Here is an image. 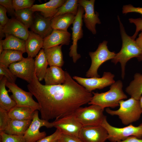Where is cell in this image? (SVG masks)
I'll return each mask as SVG.
<instances>
[{"label":"cell","instance_id":"45","mask_svg":"<svg viewBox=\"0 0 142 142\" xmlns=\"http://www.w3.org/2000/svg\"><path fill=\"white\" fill-rule=\"evenodd\" d=\"M6 37V35L4 33L3 27L0 25V40H2L3 38Z\"/></svg>","mask_w":142,"mask_h":142},{"label":"cell","instance_id":"6","mask_svg":"<svg viewBox=\"0 0 142 142\" xmlns=\"http://www.w3.org/2000/svg\"><path fill=\"white\" fill-rule=\"evenodd\" d=\"M101 125L107 130L108 140L111 142L124 140L132 136L142 139V123L138 126L131 124L123 128H117L111 125L108 122L106 116Z\"/></svg>","mask_w":142,"mask_h":142},{"label":"cell","instance_id":"36","mask_svg":"<svg viewBox=\"0 0 142 142\" xmlns=\"http://www.w3.org/2000/svg\"><path fill=\"white\" fill-rule=\"evenodd\" d=\"M0 76L5 77L7 82L15 83L17 77L11 72L8 68L0 64Z\"/></svg>","mask_w":142,"mask_h":142},{"label":"cell","instance_id":"5","mask_svg":"<svg viewBox=\"0 0 142 142\" xmlns=\"http://www.w3.org/2000/svg\"><path fill=\"white\" fill-rule=\"evenodd\" d=\"M104 109L95 104L80 107L73 113L75 119L83 126L101 125L105 117Z\"/></svg>","mask_w":142,"mask_h":142},{"label":"cell","instance_id":"17","mask_svg":"<svg viewBox=\"0 0 142 142\" xmlns=\"http://www.w3.org/2000/svg\"><path fill=\"white\" fill-rule=\"evenodd\" d=\"M3 29L6 35H13L25 41L29 35L28 28L15 17L9 19Z\"/></svg>","mask_w":142,"mask_h":142},{"label":"cell","instance_id":"43","mask_svg":"<svg viewBox=\"0 0 142 142\" xmlns=\"http://www.w3.org/2000/svg\"><path fill=\"white\" fill-rule=\"evenodd\" d=\"M116 142H142V139H139L135 136H132L124 140Z\"/></svg>","mask_w":142,"mask_h":142},{"label":"cell","instance_id":"22","mask_svg":"<svg viewBox=\"0 0 142 142\" xmlns=\"http://www.w3.org/2000/svg\"><path fill=\"white\" fill-rule=\"evenodd\" d=\"M0 108L8 112L17 104L9 96L6 89V78L3 76H0Z\"/></svg>","mask_w":142,"mask_h":142},{"label":"cell","instance_id":"16","mask_svg":"<svg viewBox=\"0 0 142 142\" xmlns=\"http://www.w3.org/2000/svg\"><path fill=\"white\" fill-rule=\"evenodd\" d=\"M70 34L67 31L53 29L51 33L44 39L43 49H47L60 45H68Z\"/></svg>","mask_w":142,"mask_h":142},{"label":"cell","instance_id":"38","mask_svg":"<svg viewBox=\"0 0 142 142\" xmlns=\"http://www.w3.org/2000/svg\"><path fill=\"white\" fill-rule=\"evenodd\" d=\"M129 20L130 23L134 24L136 26L135 32L133 35L131 37L132 39L135 40L139 32L142 30V19L141 18H129Z\"/></svg>","mask_w":142,"mask_h":142},{"label":"cell","instance_id":"11","mask_svg":"<svg viewBox=\"0 0 142 142\" xmlns=\"http://www.w3.org/2000/svg\"><path fill=\"white\" fill-rule=\"evenodd\" d=\"M42 126L47 128L54 127L52 122L40 119L39 117L38 110H36L31 123L23 135L26 142H36L45 137L46 134L45 131H39L40 128Z\"/></svg>","mask_w":142,"mask_h":142},{"label":"cell","instance_id":"24","mask_svg":"<svg viewBox=\"0 0 142 142\" xmlns=\"http://www.w3.org/2000/svg\"><path fill=\"white\" fill-rule=\"evenodd\" d=\"M62 45H60L44 49L50 66H56L61 67L63 65L64 61L62 51Z\"/></svg>","mask_w":142,"mask_h":142},{"label":"cell","instance_id":"19","mask_svg":"<svg viewBox=\"0 0 142 142\" xmlns=\"http://www.w3.org/2000/svg\"><path fill=\"white\" fill-rule=\"evenodd\" d=\"M51 19L36 14L34 16L33 22L30 28L32 31L44 39L50 35L53 31L51 26Z\"/></svg>","mask_w":142,"mask_h":142},{"label":"cell","instance_id":"27","mask_svg":"<svg viewBox=\"0 0 142 142\" xmlns=\"http://www.w3.org/2000/svg\"><path fill=\"white\" fill-rule=\"evenodd\" d=\"M35 57L34 72L36 76L40 82L44 79L48 65L44 49H41Z\"/></svg>","mask_w":142,"mask_h":142},{"label":"cell","instance_id":"33","mask_svg":"<svg viewBox=\"0 0 142 142\" xmlns=\"http://www.w3.org/2000/svg\"><path fill=\"white\" fill-rule=\"evenodd\" d=\"M34 0H13L15 11L30 8L33 5Z\"/></svg>","mask_w":142,"mask_h":142},{"label":"cell","instance_id":"40","mask_svg":"<svg viewBox=\"0 0 142 142\" xmlns=\"http://www.w3.org/2000/svg\"><path fill=\"white\" fill-rule=\"evenodd\" d=\"M122 13L126 14L130 12H136L141 15L142 19V7H135L131 4L124 5L122 8Z\"/></svg>","mask_w":142,"mask_h":142},{"label":"cell","instance_id":"25","mask_svg":"<svg viewBox=\"0 0 142 142\" xmlns=\"http://www.w3.org/2000/svg\"><path fill=\"white\" fill-rule=\"evenodd\" d=\"M75 16L70 13L54 16L51 19V27L53 29L67 31L68 28L73 23Z\"/></svg>","mask_w":142,"mask_h":142},{"label":"cell","instance_id":"37","mask_svg":"<svg viewBox=\"0 0 142 142\" xmlns=\"http://www.w3.org/2000/svg\"><path fill=\"white\" fill-rule=\"evenodd\" d=\"M61 132L57 129L55 132L51 135L45 136L36 142H55L59 140Z\"/></svg>","mask_w":142,"mask_h":142},{"label":"cell","instance_id":"28","mask_svg":"<svg viewBox=\"0 0 142 142\" xmlns=\"http://www.w3.org/2000/svg\"><path fill=\"white\" fill-rule=\"evenodd\" d=\"M4 50L19 51L26 52V41L12 35H6L5 39L2 40Z\"/></svg>","mask_w":142,"mask_h":142},{"label":"cell","instance_id":"4","mask_svg":"<svg viewBox=\"0 0 142 142\" xmlns=\"http://www.w3.org/2000/svg\"><path fill=\"white\" fill-rule=\"evenodd\" d=\"M119 108L113 110L109 108L106 109V112L109 115H117L124 125H128L139 119L142 114L139 100L131 97L126 100H120Z\"/></svg>","mask_w":142,"mask_h":142},{"label":"cell","instance_id":"44","mask_svg":"<svg viewBox=\"0 0 142 142\" xmlns=\"http://www.w3.org/2000/svg\"><path fill=\"white\" fill-rule=\"evenodd\" d=\"M138 47L142 50V31L139 34L138 37L135 40Z\"/></svg>","mask_w":142,"mask_h":142},{"label":"cell","instance_id":"1","mask_svg":"<svg viewBox=\"0 0 142 142\" xmlns=\"http://www.w3.org/2000/svg\"><path fill=\"white\" fill-rule=\"evenodd\" d=\"M62 84L47 85L41 84L34 73L32 82L27 85L40 107L42 119L49 121L73 113L79 108L88 103L93 94L78 83L65 71Z\"/></svg>","mask_w":142,"mask_h":142},{"label":"cell","instance_id":"35","mask_svg":"<svg viewBox=\"0 0 142 142\" xmlns=\"http://www.w3.org/2000/svg\"><path fill=\"white\" fill-rule=\"evenodd\" d=\"M0 135L1 142H26L23 135H9L3 132Z\"/></svg>","mask_w":142,"mask_h":142},{"label":"cell","instance_id":"10","mask_svg":"<svg viewBox=\"0 0 142 142\" xmlns=\"http://www.w3.org/2000/svg\"><path fill=\"white\" fill-rule=\"evenodd\" d=\"M84 12V8L79 5L77 13L73 23V27L71 28L72 31V44L69 49V55L70 57L72 58L74 63H75L81 57L80 55L77 52V42L83 36L82 28L83 16Z\"/></svg>","mask_w":142,"mask_h":142},{"label":"cell","instance_id":"29","mask_svg":"<svg viewBox=\"0 0 142 142\" xmlns=\"http://www.w3.org/2000/svg\"><path fill=\"white\" fill-rule=\"evenodd\" d=\"M23 53L19 51L4 50L0 54V64L8 68L11 64L23 59Z\"/></svg>","mask_w":142,"mask_h":142},{"label":"cell","instance_id":"41","mask_svg":"<svg viewBox=\"0 0 142 142\" xmlns=\"http://www.w3.org/2000/svg\"><path fill=\"white\" fill-rule=\"evenodd\" d=\"M7 12L6 8L0 5V25L3 27L7 23L9 19L7 15Z\"/></svg>","mask_w":142,"mask_h":142},{"label":"cell","instance_id":"47","mask_svg":"<svg viewBox=\"0 0 142 142\" xmlns=\"http://www.w3.org/2000/svg\"><path fill=\"white\" fill-rule=\"evenodd\" d=\"M139 101L142 111V95L139 99Z\"/></svg>","mask_w":142,"mask_h":142},{"label":"cell","instance_id":"20","mask_svg":"<svg viewBox=\"0 0 142 142\" xmlns=\"http://www.w3.org/2000/svg\"><path fill=\"white\" fill-rule=\"evenodd\" d=\"M43 38L32 31H29V36L26 41V50L28 57L33 58L36 57L41 49L43 48Z\"/></svg>","mask_w":142,"mask_h":142},{"label":"cell","instance_id":"42","mask_svg":"<svg viewBox=\"0 0 142 142\" xmlns=\"http://www.w3.org/2000/svg\"><path fill=\"white\" fill-rule=\"evenodd\" d=\"M59 140L61 142H83L79 138L62 133Z\"/></svg>","mask_w":142,"mask_h":142},{"label":"cell","instance_id":"8","mask_svg":"<svg viewBox=\"0 0 142 142\" xmlns=\"http://www.w3.org/2000/svg\"><path fill=\"white\" fill-rule=\"evenodd\" d=\"M6 87L12 93L11 97L15 102L17 105L28 107L40 110V105L33 99V95L31 92L23 90L15 83L7 81L6 82Z\"/></svg>","mask_w":142,"mask_h":142},{"label":"cell","instance_id":"46","mask_svg":"<svg viewBox=\"0 0 142 142\" xmlns=\"http://www.w3.org/2000/svg\"><path fill=\"white\" fill-rule=\"evenodd\" d=\"M3 46L2 45V40H0V54H1L4 50Z\"/></svg>","mask_w":142,"mask_h":142},{"label":"cell","instance_id":"2","mask_svg":"<svg viewBox=\"0 0 142 142\" xmlns=\"http://www.w3.org/2000/svg\"><path fill=\"white\" fill-rule=\"evenodd\" d=\"M118 19L122 42V46L120 51L116 54L114 58L111 60V62L115 65L118 62L120 63L121 78L123 79L127 62L131 59L137 58L142 54V50L137 45L135 40L126 34L119 16H118Z\"/></svg>","mask_w":142,"mask_h":142},{"label":"cell","instance_id":"23","mask_svg":"<svg viewBox=\"0 0 142 142\" xmlns=\"http://www.w3.org/2000/svg\"><path fill=\"white\" fill-rule=\"evenodd\" d=\"M36 110L30 107L16 105L8 112V114L11 119L20 120H32Z\"/></svg>","mask_w":142,"mask_h":142},{"label":"cell","instance_id":"12","mask_svg":"<svg viewBox=\"0 0 142 142\" xmlns=\"http://www.w3.org/2000/svg\"><path fill=\"white\" fill-rule=\"evenodd\" d=\"M34 59L27 57L11 64L8 68L12 73L18 77L31 83L34 72Z\"/></svg>","mask_w":142,"mask_h":142},{"label":"cell","instance_id":"34","mask_svg":"<svg viewBox=\"0 0 142 142\" xmlns=\"http://www.w3.org/2000/svg\"><path fill=\"white\" fill-rule=\"evenodd\" d=\"M11 120L8 112L0 108V133L4 132Z\"/></svg>","mask_w":142,"mask_h":142},{"label":"cell","instance_id":"18","mask_svg":"<svg viewBox=\"0 0 142 142\" xmlns=\"http://www.w3.org/2000/svg\"><path fill=\"white\" fill-rule=\"evenodd\" d=\"M65 1V0H50L45 3L33 4L30 9L34 12H40L41 15L45 18H52Z\"/></svg>","mask_w":142,"mask_h":142},{"label":"cell","instance_id":"13","mask_svg":"<svg viewBox=\"0 0 142 142\" xmlns=\"http://www.w3.org/2000/svg\"><path fill=\"white\" fill-rule=\"evenodd\" d=\"M52 123L54 127L62 133L78 138L83 127L75 118L73 113L56 119Z\"/></svg>","mask_w":142,"mask_h":142},{"label":"cell","instance_id":"7","mask_svg":"<svg viewBox=\"0 0 142 142\" xmlns=\"http://www.w3.org/2000/svg\"><path fill=\"white\" fill-rule=\"evenodd\" d=\"M107 41H103L99 44L95 51L89 52L91 64L86 72V77L88 78L99 77L97 72L99 67L106 61L111 60L115 57V53L114 52H111L109 50L107 46Z\"/></svg>","mask_w":142,"mask_h":142},{"label":"cell","instance_id":"50","mask_svg":"<svg viewBox=\"0 0 142 142\" xmlns=\"http://www.w3.org/2000/svg\"><path fill=\"white\" fill-rule=\"evenodd\" d=\"M141 31H142V30Z\"/></svg>","mask_w":142,"mask_h":142},{"label":"cell","instance_id":"39","mask_svg":"<svg viewBox=\"0 0 142 142\" xmlns=\"http://www.w3.org/2000/svg\"><path fill=\"white\" fill-rule=\"evenodd\" d=\"M0 4L6 8L10 15L14 16L15 11L13 7V0H0Z\"/></svg>","mask_w":142,"mask_h":142},{"label":"cell","instance_id":"48","mask_svg":"<svg viewBox=\"0 0 142 142\" xmlns=\"http://www.w3.org/2000/svg\"><path fill=\"white\" fill-rule=\"evenodd\" d=\"M137 58L139 61H142V54L138 56Z\"/></svg>","mask_w":142,"mask_h":142},{"label":"cell","instance_id":"32","mask_svg":"<svg viewBox=\"0 0 142 142\" xmlns=\"http://www.w3.org/2000/svg\"><path fill=\"white\" fill-rule=\"evenodd\" d=\"M79 6L78 0H65V2L59 8L58 12L54 17L68 13H72L76 16Z\"/></svg>","mask_w":142,"mask_h":142},{"label":"cell","instance_id":"30","mask_svg":"<svg viewBox=\"0 0 142 142\" xmlns=\"http://www.w3.org/2000/svg\"><path fill=\"white\" fill-rule=\"evenodd\" d=\"M126 92L131 97L139 100L142 95V74L136 73L134 79L126 88Z\"/></svg>","mask_w":142,"mask_h":142},{"label":"cell","instance_id":"31","mask_svg":"<svg viewBox=\"0 0 142 142\" xmlns=\"http://www.w3.org/2000/svg\"><path fill=\"white\" fill-rule=\"evenodd\" d=\"M34 12L30 8L15 11L14 16L28 28H31L33 22Z\"/></svg>","mask_w":142,"mask_h":142},{"label":"cell","instance_id":"15","mask_svg":"<svg viewBox=\"0 0 142 142\" xmlns=\"http://www.w3.org/2000/svg\"><path fill=\"white\" fill-rule=\"evenodd\" d=\"M108 136L106 129L99 125L83 126L78 138L83 142H105Z\"/></svg>","mask_w":142,"mask_h":142},{"label":"cell","instance_id":"9","mask_svg":"<svg viewBox=\"0 0 142 142\" xmlns=\"http://www.w3.org/2000/svg\"><path fill=\"white\" fill-rule=\"evenodd\" d=\"M114 75L109 72H104L102 77L85 78L77 76L73 77L80 85L87 91L92 92L96 89H101L114 83Z\"/></svg>","mask_w":142,"mask_h":142},{"label":"cell","instance_id":"49","mask_svg":"<svg viewBox=\"0 0 142 142\" xmlns=\"http://www.w3.org/2000/svg\"><path fill=\"white\" fill-rule=\"evenodd\" d=\"M55 142H61L59 140H57V141H55Z\"/></svg>","mask_w":142,"mask_h":142},{"label":"cell","instance_id":"3","mask_svg":"<svg viewBox=\"0 0 142 142\" xmlns=\"http://www.w3.org/2000/svg\"><path fill=\"white\" fill-rule=\"evenodd\" d=\"M123 87L122 82L119 80L111 85L109 90L106 92L101 93L93 92V96L88 104L97 105L104 109L118 106L120 100L127 98L123 91Z\"/></svg>","mask_w":142,"mask_h":142},{"label":"cell","instance_id":"14","mask_svg":"<svg viewBox=\"0 0 142 142\" xmlns=\"http://www.w3.org/2000/svg\"><path fill=\"white\" fill-rule=\"evenodd\" d=\"M95 2V0H78L79 5L84 8L85 12L83 18L85 26L93 34L97 33L96 24L101 23L98 13L94 11Z\"/></svg>","mask_w":142,"mask_h":142},{"label":"cell","instance_id":"26","mask_svg":"<svg viewBox=\"0 0 142 142\" xmlns=\"http://www.w3.org/2000/svg\"><path fill=\"white\" fill-rule=\"evenodd\" d=\"M32 121L11 119L4 133L9 135L23 136Z\"/></svg>","mask_w":142,"mask_h":142},{"label":"cell","instance_id":"21","mask_svg":"<svg viewBox=\"0 0 142 142\" xmlns=\"http://www.w3.org/2000/svg\"><path fill=\"white\" fill-rule=\"evenodd\" d=\"M65 78V72L61 67L52 66L47 68L44 79L47 85L63 84Z\"/></svg>","mask_w":142,"mask_h":142}]
</instances>
